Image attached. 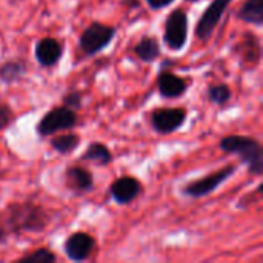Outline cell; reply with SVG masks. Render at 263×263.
<instances>
[{"instance_id":"3","label":"cell","mask_w":263,"mask_h":263,"mask_svg":"<svg viewBox=\"0 0 263 263\" xmlns=\"http://www.w3.org/2000/svg\"><path fill=\"white\" fill-rule=\"evenodd\" d=\"M117 29L102 22L89 23L79 37V48L85 55H96L111 45Z\"/></svg>"},{"instance_id":"18","label":"cell","mask_w":263,"mask_h":263,"mask_svg":"<svg viewBox=\"0 0 263 263\" xmlns=\"http://www.w3.org/2000/svg\"><path fill=\"white\" fill-rule=\"evenodd\" d=\"M28 68L23 60H9L0 65V82L11 85L26 74Z\"/></svg>"},{"instance_id":"7","label":"cell","mask_w":263,"mask_h":263,"mask_svg":"<svg viewBox=\"0 0 263 263\" xmlns=\"http://www.w3.org/2000/svg\"><path fill=\"white\" fill-rule=\"evenodd\" d=\"M231 2H233V0H213V2L206 6V9H205V11L202 12V15L199 17V20H197V23H196V29H194L196 37H197L199 40L208 42V40L213 37L216 28L219 26V23H220V20H222L225 11H227L228 6L231 5Z\"/></svg>"},{"instance_id":"9","label":"cell","mask_w":263,"mask_h":263,"mask_svg":"<svg viewBox=\"0 0 263 263\" xmlns=\"http://www.w3.org/2000/svg\"><path fill=\"white\" fill-rule=\"evenodd\" d=\"M96 248V239L83 231L72 233L63 243L65 256L72 262H85L89 259Z\"/></svg>"},{"instance_id":"8","label":"cell","mask_w":263,"mask_h":263,"mask_svg":"<svg viewBox=\"0 0 263 263\" xmlns=\"http://www.w3.org/2000/svg\"><path fill=\"white\" fill-rule=\"evenodd\" d=\"M149 120L156 133L173 134L186 122V111L183 108H159L151 112Z\"/></svg>"},{"instance_id":"17","label":"cell","mask_w":263,"mask_h":263,"mask_svg":"<svg viewBox=\"0 0 263 263\" xmlns=\"http://www.w3.org/2000/svg\"><path fill=\"white\" fill-rule=\"evenodd\" d=\"M80 160L96 163L97 166H108L112 162V153L106 145L100 142H92L86 146Z\"/></svg>"},{"instance_id":"6","label":"cell","mask_w":263,"mask_h":263,"mask_svg":"<svg viewBox=\"0 0 263 263\" xmlns=\"http://www.w3.org/2000/svg\"><path fill=\"white\" fill-rule=\"evenodd\" d=\"M188 14L176 8L173 9L166 20H165V29H163V42L171 51H182L188 43Z\"/></svg>"},{"instance_id":"24","label":"cell","mask_w":263,"mask_h":263,"mask_svg":"<svg viewBox=\"0 0 263 263\" xmlns=\"http://www.w3.org/2000/svg\"><path fill=\"white\" fill-rule=\"evenodd\" d=\"M148 3V6L154 11H159V9H163L166 6H170L174 0H145Z\"/></svg>"},{"instance_id":"13","label":"cell","mask_w":263,"mask_h":263,"mask_svg":"<svg viewBox=\"0 0 263 263\" xmlns=\"http://www.w3.org/2000/svg\"><path fill=\"white\" fill-rule=\"evenodd\" d=\"M65 182L69 190L74 193H89L94 188V176L89 170L80 166V165H72L66 168L65 171Z\"/></svg>"},{"instance_id":"12","label":"cell","mask_w":263,"mask_h":263,"mask_svg":"<svg viewBox=\"0 0 263 263\" xmlns=\"http://www.w3.org/2000/svg\"><path fill=\"white\" fill-rule=\"evenodd\" d=\"M157 89L163 99H179L186 92L188 82L171 71L162 69L157 76Z\"/></svg>"},{"instance_id":"21","label":"cell","mask_w":263,"mask_h":263,"mask_svg":"<svg viewBox=\"0 0 263 263\" xmlns=\"http://www.w3.org/2000/svg\"><path fill=\"white\" fill-rule=\"evenodd\" d=\"M55 260H57V256L54 253H51L48 248L34 250L32 253L18 259L20 263H54Z\"/></svg>"},{"instance_id":"22","label":"cell","mask_w":263,"mask_h":263,"mask_svg":"<svg viewBox=\"0 0 263 263\" xmlns=\"http://www.w3.org/2000/svg\"><path fill=\"white\" fill-rule=\"evenodd\" d=\"M62 103H63V106H66V108H69V109H72V111H77V109H80L82 108V103H83V96H82V92L80 91H69V92H66L63 97H62Z\"/></svg>"},{"instance_id":"11","label":"cell","mask_w":263,"mask_h":263,"mask_svg":"<svg viewBox=\"0 0 263 263\" xmlns=\"http://www.w3.org/2000/svg\"><path fill=\"white\" fill-rule=\"evenodd\" d=\"M63 55L62 43L54 37H43L34 46V57L42 68L55 66Z\"/></svg>"},{"instance_id":"14","label":"cell","mask_w":263,"mask_h":263,"mask_svg":"<svg viewBox=\"0 0 263 263\" xmlns=\"http://www.w3.org/2000/svg\"><path fill=\"white\" fill-rule=\"evenodd\" d=\"M239 57L247 68L254 69L260 63V39L254 32H245L239 43Z\"/></svg>"},{"instance_id":"15","label":"cell","mask_w":263,"mask_h":263,"mask_svg":"<svg viewBox=\"0 0 263 263\" xmlns=\"http://www.w3.org/2000/svg\"><path fill=\"white\" fill-rule=\"evenodd\" d=\"M136 57L143 63L156 62L162 54V46L157 37L154 35H143L134 46Z\"/></svg>"},{"instance_id":"19","label":"cell","mask_w":263,"mask_h":263,"mask_svg":"<svg viewBox=\"0 0 263 263\" xmlns=\"http://www.w3.org/2000/svg\"><path fill=\"white\" fill-rule=\"evenodd\" d=\"M49 145L59 154H71L79 148L80 136H77L74 133H66V134H62V136H55V137L51 139Z\"/></svg>"},{"instance_id":"1","label":"cell","mask_w":263,"mask_h":263,"mask_svg":"<svg viewBox=\"0 0 263 263\" xmlns=\"http://www.w3.org/2000/svg\"><path fill=\"white\" fill-rule=\"evenodd\" d=\"M51 222L48 211L34 202L12 203L6 208L3 228L8 233H42Z\"/></svg>"},{"instance_id":"25","label":"cell","mask_w":263,"mask_h":263,"mask_svg":"<svg viewBox=\"0 0 263 263\" xmlns=\"http://www.w3.org/2000/svg\"><path fill=\"white\" fill-rule=\"evenodd\" d=\"M122 5L128 6V9H137L140 6V0H122Z\"/></svg>"},{"instance_id":"10","label":"cell","mask_w":263,"mask_h":263,"mask_svg":"<svg viewBox=\"0 0 263 263\" xmlns=\"http://www.w3.org/2000/svg\"><path fill=\"white\" fill-rule=\"evenodd\" d=\"M142 183L133 176H122L109 186V196L117 205H129L142 194Z\"/></svg>"},{"instance_id":"20","label":"cell","mask_w":263,"mask_h":263,"mask_svg":"<svg viewBox=\"0 0 263 263\" xmlns=\"http://www.w3.org/2000/svg\"><path fill=\"white\" fill-rule=\"evenodd\" d=\"M206 94H208L210 102L214 103V105H219V106H225L233 97V91L227 83L210 85Z\"/></svg>"},{"instance_id":"4","label":"cell","mask_w":263,"mask_h":263,"mask_svg":"<svg viewBox=\"0 0 263 263\" xmlns=\"http://www.w3.org/2000/svg\"><path fill=\"white\" fill-rule=\"evenodd\" d=\"M77 125V114L76 111L66 106H55L45 112V116L37 122L35 131L40 137H49L60 131L72 129Z\"/></svg>"},{"instance_id":"23","label":"cell","mask_w":263,"mask_h":263,"mask_svg":"<svg viewBox=\"0 0 263 263\" xmlns=\"http://www.w3.org/2000/svg\"><path fill=\"white\" fill-rule=\"evenodd\" d=\"M14 120V112L6 102L0 100V131L6 129Z\"/></svg>"},{"instance_id":"26","label":"cell","mask_w":263,"mask_h":263,"mask_svg":"<svg viewBox=\"0 0 263 263\" xmlns=\"http://www.w3.org/2000/svg\"><path fill=\"white\" fill-rule=\"evenodd\" d=\"M8 234H9V233H8V231H6V230L3 228V227H0V243H3V242L6 240Z\"/></svg>"},{"instance_id":"5","label":"cell","mask_w":263,"mask_h":263,"mask_svg":"<svg viewBox=\"0 0 263 263\" xmlns=\"http://www.w3.org/2000/svg\"><path fill=\"white\" fill-rule=\"evenodd\" d=\"M237 171V165H227L202 179L193 180L190 183H186L182 188V193L188 197L193 199H200V197H206L211 193H214L220 185H223L228 179H231Z\"/></svg>"},{"instance_id":"27","label":"cell","mask_w":263,"mask_h":263,"mask_svg":"<svg viewBox=\"0 0 263 263\" xmlns=\"http://www.w3.org/2000/svg\"><path fill=\"white\" fill-rule=\"evenodd\" d=\"M186 2H190V3H197V2H200V0H186Z\"/></svg>"},{"instance_id":"2","label":"cell","mask_w":263,"mask_h":263,"mask_svg":"<svg viewBox=\"0 0 263 263\" xmlns=\"http://www.w3.org/2000/svg\"><path fill=\"white\" fill-rule=\"evenodd\" d=\"M219 148L225 154L237 156L251 176L259 177L263 174V148L257 139L250 136L231 134L220 140Z\"/></svg>"},{"instance_id":"16","label":"cell","mask_w":263,"mask_h":263,"mask_svg":"<svg viewBox=\"0 0 263 263\" xmlns=\"http://www.w3.org/2000/svg\"><path fill=\"white\" fill-rule=\"evenodd\" d=\"M236 17L245 23L262 26L263 25V0H245L237 9Z\"/></svg>"}]
</instances>
